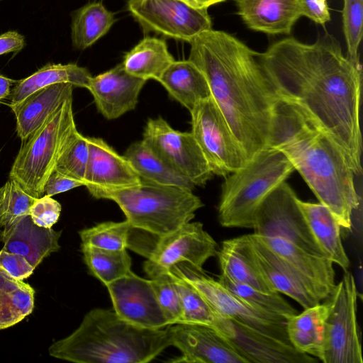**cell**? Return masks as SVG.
Instances as JSON below:
<instances>
[{
	"instance_id": "cell-32",
	"label": "cell",
	"mask_w": 363,
	"mask_h": 363,
	"mask_svg": "<svg viewBox=\"0 0 363 363\" xmlns=\"http://www.w3.org/2000/svg\"><path fill=\"white\" fill-rule=\"evenodd\" d=\"M116 21L115 13L101 2H91L77 10L71 24L73 46L78 50L91 47L106 35Z\"/></svg>"
},
{
	"instance_id": "cell-20",
	"label": "cell",
	"mask_w": 363,
	"mask_h": 363,
	"mask_svg": "<svg viewBox=\"0 0 363 363\" xmlns=\"http://www.w3.org/2000/svg\"><path fill=\"white\" fill-rule=\"evenodd\" d=\"M146 82L128 73L121 63L92 77L88 90L99 112L106 119L113 120L135 108Z\"/></svg>"
},
{
	"instance_id": "cell-16",
	"label": "cell",
	"mask_w": 363,
	"mask_h": 363,
	"mask_svg": "<svg viewBox=\"0 0 363 363\" xmlns=\"http://www.w3.org/2000/svg\"><path fill=\"white\" fill-rule=\"evenodd\" d=\"M106 286L113 311L124 320L148 329L169 325L157 301L151 279L140 277L130 271Z\"/></svg>"
},
{
	"instance_id": "cell-30",
	"label": "cell",
	"mask_w": 363,
	"mask_h": 363,
	"mask_svg": "<svg viewBox=\"0 0 363 363\" xmlns=\"http://www.w3.org/2000/svg\"><path fill=\"white\" fill-rule=\"evenodd\" d=\"M174 61L165 40L147 36L125 55L122 65L133 76L158 82Z\"/></svg>"
},
{
	"instance_id": "cell-10",
	"label": "cell",
	"mask_w": 363,
	"mask_h": 363,
	"mask_svg": "<svg viewBox=\"0 0 363 363\" xmlns=\"http://www.w3.org/2000/svg\"><path fill=\"white\" fill-rule=\"evenodd\" d=\"M189 112L191 133L213 175L225 177L246 164L244 150L211 96Z\"/></svg>"
},
{
	"instance_id": "cell-45",
	"label": "cell",
	"mask_w": 363,
	"mask_h": 363,
	"mask_svg": "<svg viewBox=\"0 0 363 363\" xmlns=\"http://www.w3.org/2000/svg\"><path fill=\"white\" fill-rule=\"evenodd\" d=\"M303 16L315 23L324 25L330 20L328 6H321L315 0H300Z\"/></svg>"
},
{
	"instance_id": "cell-38",
	"label": "cell",
	"mask_w": 363,
	"mask_h": 363,
	"mask_svg": "<svg viewBox=\"0 0 363 363\" xmlns=\"http://www.w3.org/2000/svg\"><path fill=\"white\" fill-rule=\"evenodd\" d=\"M88 155L87 137L77 130L62 150L55 171L82 182L84 185Z\"/></svg>"
},
{
	"instance_id": "cell-3",
	"label": "cell",
	"mask_w": 363,
	"mask_h": 363,
	"mask_svg": "<svg viewBox=\"0 0 363 363\" xmlns=\"http://www.w3.org/2000/svg\"><path fill=\"white\" fill-rule=\"evenodd\" d=\"M267 146L282 152L340 227L350 229L352 212L359 205L354 174L323 127L299 106L279 99Z\"/></svg>"
},
{
	"instance_id": "cell-13",
	"label": "cell",
	"mask_w": 363,
	"mask_h": 363,
	"mask_svg": "<svg viewBox=\"0 0 363 363\" xmlns=\"http://www.w3.org/2000/svg\"><path fill=\"white\" fill-rule=\"evenodd\" d=\"M127 9L146 33L190 43L212 29L207 9H195L182 0H128Z\"/></svg>"
},
{
	"instance_id": "cell-25",
	"label": "cell",
	"mask_w": 363,
	"mask_h": 363,
	"mask_svg": "<svg viewBox=\"0 0 363 363\" xmlns=\"http://www.w3.org/2000/svg\"><path fill=\"white\" fill-rule=\"evenodd\" d=\"M267 245L328 296L333 291L335 273L333 262L325 256L313 255L285 239L261 237Z\"/></svg>"
},
{
	"instance_id": "cell-19",
	"label": "cell",
	"mask_w": 363,
	"mask_h": 363,
	"mask_svg": "<svg viewBox=\"0 0 363 363\" xmlns=\"http://www.w3.org/2000/svg\"><path fill=\"white\" fill-rule=\"evenodd\" d=\"M88 160L84 185L94 198L97 194L133 186L140 179L129 162L102 138L87 137Z\"/></svg>"
},
{
	"instance_id": "cell-14",
	"label": "cell",
	"mask_w": 363,
	"mask_h": 363,
	"mask_svg": "<svg viewBox=\"0 0 363 363\" xmlns=\"http://www.w3.org/2000/svg\"><path fill=\"white\" fill-rule=\"evenodd\" d=\"M217 253V243L200 222H189L176 230L158 237L144 263L151 279L168 273L171 268L185 262L203 272L204 263Z\"/></svg>"
},
{
	"instance_id": "cell-49",
	"label": "cell",
	"mask_w": 363,
	"mask_h": 363,
	"mask_svg": "<svg viewBox=\"0 0 363 363\" xmlns=\"http://www.w3.org/2000/svg\"><path fill=\"white\" fill-rule=\"evenodd\" d=\"M315 1L321 6H328L326 4V0H315Z\"/></svg>"
},
{
	"instance_id": "cell-43",
	"label": "cell",
	"mask_w": 363,
	"mask_h": 363,
	"mask_svg": "<svg viewBox=\"0 0 363 363\" xmlns=\"http://www.w3.org/2000/svg\"><path fill=\"white\" fill-rule=\"evenodd\" d=\"M0 267L19 280L29 277L35 269L23 256L3 249L0 251Z\"/></svg>"
},
{
	"instance_id": "cell-17",
	"label": "cell",
	"mask_w": 363,
	"mask_h": 363,
	"mask_svg": "<svg viewBox=\"0 0 363 363\" xmlns=\"http://www.w3.org/2000/svg\"><path fill=\"white\" fill-rule=\"evenodd\" d=\"M255 262L275 291L298 302L304 309L325 300L327 295L272 250L258 235L249 234Z\"/></svg>"
},
{
	"instance_id": "cell-21",
	"label": "cell",
	"mask_w": 363,
	"mask_h": 363,
	"mask_svg": "<svg viewBox=\"0 0 363 363\" xmlns=\"http://www.w3.org/2000/svg\"><path fill=\"white\" fill-rule=\"evenodd\" d=\"M61 231L35 224L30 214L5 225L0 232L3 250L23 256L35 269L60 249Z\"/></svg>"
},
{
	"instance_id": "cell-37",
	"label": "cell",
	"mask_w": 363,
	"mask_h": 363,
	"mask_svg": "<svg viewBox=\"0 0 363 363\" xmlns=\"http://www.w3.org/2000/svg\"><path fill=\"white\" fill-rule=\"evenodd\" d=\"M169 273L172 277L180 300L182 312L180 323L211 326L214 315L206 301L191 286L172 272Z\"/></svg>"
},
{
	"instance_id": "cell-1",
	"label": "cell",
	"mask_w": 363,
	"mask_h": 363,
	"mask_svg": "<svg viewBox=\"0 0 363 363\" xmlns=\"http://www.w3.org/2000/svg\"><path fill=\"white\" fill-rule=\"evenodd\" d=\"M258 60L279 99L315 119L341 148L354 174L360 175L361 65L345 56L328 33L311 44L283 38L259 53Z\"/></svg>"
},
{
	"instance_id": "cell-4",
	"label": "cell",
	"mask_w": 363,
	"mask_h": 363,
	"mask_svg": "<svg viewBox=\"0 0 363 363\" xmlns=\"http://www.w3.org/2000/svg\"><path fill=\"white\" fill-rule=\"evenodd\" d=\"M172 346L169 325H134L114 311L94 308L69 336L52 343L50 356L77 363H147Z\"/></svg>"
},
{
	"instance_id": "cell-6",
	"label": "cell",
	"mask_w": 363,
	"mask_h": 363,
	"mask_svg": "<svg viewBox=\"0 0 363 363\" xmlns=\"http://www.w3.org/2000/svg\"><path fill=\"white\" fill-rule=\"evenodd\" d=\"M94 198L113 201L133 228L158 237L191 221L203 206L193 191L143 180L133 186L99 192Z\"/></svg>"
},
{
	"instance_id": "cell-27",
	"label": "cell",
	"mask_w": 363,
	"mask_h": 363,
	"mask_svg": "<svg viewBox=\"0 0 363 363\" xmlns=\"http://www.w3.org/2000/svg\"><path fill=\"white\" fill-rule=\"evenodd\" d=\"M298 204L311 232L325 257L344 271L350 266L340 235V225L332 212L323 204L306 202Z\"/></svg>"
},
{
	"instance_id": "cell-5",
	"label": "cell",
	"mask_w": 363,
	"mask_h": 363,
	"mask_svg": "<svg viewBox=\"0 0 363 363\" xmlns=\"http://www.w3.org/2000/svg\"><path fill=\"white\" fill-rule=\"evenodd\" d=\"M294 170L280 150L269 146L261 150L245 166L225 177L218 206L220 224L252 229L259 204Z\"/></svg>"
},
{
	"instance_id": "cell-44",
	"label": "cell",
	"mask_w": 363,
	"mask_h": 363,
	"mask_svg": "<svg viewBox=\"0 0 363 363\" xmlns=\"http://www.w3.org/2000/svg\"><path fill=\"white\" fill-rule=\"evenodd\" d=\"M80 186H84L82 182L54 171L45 184L44 194L52 196Z\"/></svg>"
},
{
	"instance_id": "cell-18",
	"label": "cell",
	"mask_w": 363,
	"mask_h": 363,
	"mask_svg": "<svg viewBox=\"0 0 363 363\" xmlns=\"http://www.w3.org/2000/svg\"><path fill=\"white\" fill-rule=\"evenodd\" d=\"M169 328L172 346L181 352L172 362L248 363L211 326L179 323Z\"/></svg>"
},
{
	"instance_id": "cell-31",
	"label": "cell",
	"mask_w": 363,
	"mask_h": 363,
	"mask_svg": "<svg viewBox=\"0 0 363 363\" xmlns=\"http://www.w3.org/2000/svg\"><path fill=\"white\" fill-rule=\"evenodd\" d=\"M123 156L140 180L161 185L174 186L193 191L195 185L177 173L156 155L142 140L130 145Z\"/></svg>"
},
{
	"instance_id": "cell-35",
	"label": "cell",
	"mask_w": 363,
	"mask_h": 363,
	"mask_svg": "<svg viewBox=\"0 0 363 363\" xmlns=\"http://www.w3.org/2000/svg\"><path fill=\"white\" fill-rule=\"evenodd\" d=\"M218 281L233 294L260 311L286 320L296 314V310L279 292H264L248 285L235 282L222 274L218 276Z\"/></svg>"
},
{
	"instance_id": "cell-22",
	"label": "cell",
	"mask_w": 363,
	"mask_h": 363,
	"mask_svg": "<svg viewBox=\"0 0 363 363\" xmlns=\"http://www.w3.org/2000/svg\"><path fill=\"white\" fill-rule=\"evenodd\" d=\"M238 14L248 28L269 35L291 33L303 16L300 0H235Z\"/></svg>"
},
{
	"instance_id": "cell-47",
	"label": "cell",
	"mask_w": 363,
	"mask_h": 363,
	"mask_svg": "<svg viewBox=\"0 0 363 363\" xmlns=\"http://www.w3.org/2000/svg\"><path fill=\"white\" fill-rule=\"evenodd\" d=\"M186 4L195 9H207L209 6L225 1V0H182Z\"/></svg>"
},
{
	"instance_id": "cell-2",
	"label": "cell",
	"mask_w": 363,
	"mask_h": 363,
	"mask_svg": "<svg viewBox=\"0 0 363 363\" xmlns=\"http://www.w3.org/2000/svg\"><path fill=\"white\" fill-rule=\"evenodd\" d=\"M189 60L205 75L211 96L250 160L267 146L279 100L252 50L236 37L210 29L194 37Z\"/></svg>"
},
{
	"instance_id": "cell-46",
	"label": "cell",
	"mask_w": 363,
	"mask_h": 363,
	"mask_svg": "<svg viewBox=\"0 0 363 363\" xmlns=\"http://www.w3.org/2000/svg\"><path fill=\"white\" fill-rule=\"evenodd\" d=\"M26 45L25 38L17 31H8L0 35V55L13 52L17 54Z\"/></svg>"
},
{
	"instance_id": "cell-24",
	"label": "cell",
	"mask_w": 363,
	"mask_h": 363,
	"mask_svg": "<svg viewBox=\"0 0 363 363\" xmlns=\"http://www.w3.org/2000/svg\"><path fill=\"white\" fill-rule=\"evenodd\" d=\"M216 255L222 274L264 292H277L255 262L248 235L224 240Z\"/></svg>"
},
{
	"instance_id": "cell-39",
	"label": "cell",
	"mask_w": 363,
	"mask_h": 363,
	"mask_svg": "<svg viewBox=\"0 0 363 363\" xmlns=\"http://www.w3.org/2000/svg\"><path fill=\"white\" fill-rule=\"evenodd\" d=\"M37 199L27 193L16 182L9 179L0 188V227L30 214Z\"/></svg>"
},
{
	"instance_id": "cell-11",
	"label": "cell",
	"mask_w": 363,
	"mask_h": 363,
	"mask_svg": "<svg viewBox=\"0 0 363 363\" xmlns=\"http://www.w3.org/2000/svg\"><path fill=\"white\" fill-rule=\"evenodd\" d=\"M252 229L256 235L281 238L313 255L325 256L311 232L298 198L285 182L259 204L254 216Z\"/></svg>"
},
{
	"instance_id": "cell-28",
	"label": "cell",
	"mask_w": 363,
	"mask_h": 363,
	"mask_svg": "<svg viewBox=\"0 0 363 363\" xmlns=\"http://www.w3.org/2000/svg\"><path fill=\"white\" fill-rule=\"evenodd\" d=\"M91 78L86 68L77 64H47L29 77L16 82L9 96L10 106L18 105L33 92L54 84L69 83L88 89Z\"/></svg>"
},
{
	"instance_id": "cell-8",
	"label": "cell",
	"mask_w": 363,
	"mask_h": 363,
	"mask_svg": "<svg viewBox=\"0 0 363 363\" xmlns=\"http://www.w3.org/2000/svg\"><path fill=\"white\" fill-rule=\"evenodd\" d=\"M358 291L347 270L325 299L328 315L324 323L323 363H362V345L357 320Z\"/></svg>"
},
{
	"instance_id": "cell-42",
	"label": "cell",
	"mask_w": 363,
	"mask_h": 363,
	"mask_svg": "<svg viewBox=\"0 0 363 363\" xmlns=\"http://www.w3.org/2000/svg\"><path fill=\"white\" fill-rule=\"evenodd\" d=\"M61 205L52 196L43 195L37 199L30 209V216L35 224L51 228L59 219Z\"/></svg>"
},
{
	"instance_id": "cell-29",
	"label": "cell",
	"mask_w": 363,
	"mask_h": 363,
	"mask_svg": "<svg viewBox=\"0 0 363 363\" xmlns=\"http://www.w3.org/2000/svg\"><path fill=\"white\" fill-rule=\"evenodd\" d=\"M328 311L327 304L320 303L286 320L290 343L298 351L320 361L323 356L324 323Z\"/></svg>"
},
{
	"instance_id": "cell-9",
	"label": "cell",
	"mask_w": 363,
	"mask_h": 363,
	"mask_svg": "<svg viewBox=\"0 0 363 363\" xmlns=\"http://www.w3.org/2000/svg\"><path fill=\"white\" fill-rule=\"evenodd\" d=\"M169 271L191 286L213 313L231 318L262 333L290 343L285 319L252 306L230 292L218 280L187 263H179Z\"/></svg>"
},
{
	"instance_id": "cell-15",
	"label": "cell",
	"mask_w": 363,
	"mask_h": 363,
	"mask_svg": "<svg viewBox=\"0 0 363 363\" xmlns=\"http://www.w3.org/2000/svg\"><path fill=\"white\" fill-rule=\"evenodd\" d=\"M211 327L218 331L248 363H311L318 359L290 343L267 335L231 318L213 313Z\"/></svg>"
},
{
	"instance_id": "cell-36",
	"label": "cell",
	"mask_w": 363,
	"mask_h": 363,
	"mask_svg": "<svg viewBox=\"0 0 363 363\" xmlns=\"http://www.w3.org/2000/svg\"><path fill=\"white\" fill-rule=\"evenodd\" d=\"M135 231L125 220L121 222L106 221L79 232L82 245L107 250H123L131 247Z\"/></svg>"
},
{
	"instance_id": "cell-33",
	"label": "cell",
	"mask_w": 363,
	"mask_h": 363,
	"mask_svg": "<svg viewBox=\"0 0 363 363\" xmlns=\"http://www.w3.org/2000/svg\"><path fill=\"white\" fill-rule=\"evenodd\" d=\"M34 289L0 267V330L21 322L34 308Z\"/></svg>"
},
{
	"instance_id": "cell-23",
	"label": "cell",
	"mask_w": 363,
	"mask_h": 363,
	"mask_svg": "<svg viewBox=\"0 0 363 363\" xmlns=\"http://www.w3.org/2000/svg\"><path fill=\"white\" fill-rule=\"evenodd\" d=\"M74 86L57 83L33 92L18 105L11 107L16 120V132L25 142L68 98Z\"/></svg>"
},
{
	"instance_id": "cell-26",
	"label": "cell",
	"mask_w": 363,
	"mask_h": 363,
	"mask_svg": "<svg viewBox=\"0 0 363 363\" xmlns=\"http://www.w3.org/2000/svg\"><path fill=\"white\" fill-rule=\"evenodd\" d=\"M169 96L191 111L201 101L211 96L203 73L190 60L174 61L158 81Z\"/></svg>"
},
{
	"instance_id": "cell-7",
	"label": "cell",
	"mask_w": 363,
	"mask_h": 363,
	"mask_svg": "<svg viewBox=\"0 0 363 363\" xmlns=\"http://www.w3.org/2000/svg\"><path fill=\"white\" fill-rule=\"evenodd\" d=\"M72 96L67 99L24 142L11 166L9 179L39 199L57 160L77 131Z\"/></svg>"
},
{
	"instance_id": "cell-48",
	"label": "cell",
	"mask_w": 363,
	"mask_h": 363,
	"mask_svg": "<svg viewBox=\"0 0 363 363\" xmlns=\"http://www.w3.org/2000/svg\"><path fill=\"white\" fill-rule=\"evenodd\" d=\"M16 81L0 74V100L9 97L11 86Z\"/></svg>"
},
{
	"instance_id": "cell-41",
	"label": "cell",
	"mask_w": 363,
	"mask_h": 363,
	"mask_svg": "<svg viewBox=\"0 0 363 363\" xmlns=\"http://www.w3.org/2000/svg\"><path fill=\"white\" fill-rule=\"evenodd\" d=\"M151 280L157 301L169 325L180 323L182 315L180 300L170 274H161Z\"/></svg>"
},
{
	"instance_id": "cell-40",
	"label": "cell",
	"mask_w": 363,
	"mask_h": 363,
	"mask_svg": "<svg viewBox=\"0 0 363 363\" xmlns=\"http://www.w3.org/2000/svg\"><path fill=\"white\" fill-rule=\"evenodd\" d=\"M342 23L347 56L354 63L361 65L358 50L362 38L363 0H344Z\"/></svg>"
},
{
	"instance_id": "cell-12",
	"label": "cell",
	"mask_w": 363,
	"mask_h": 363,
	"mask_svg": "<svg viewBox=\"0 0 363 363\" xmlns=\"http://www.w3.org/2000/svg\"><path fill=\"white\" fill-rule=\"evenodd\" d=\"M143 141L171 169L195 186H203L213 177L191 132L174 130L159 116L147 121Z\"/></svg>"
},
{
	"instance_id": "cell-34",
	"label": "cell",
	"mask_w": 363,
	"mask_h": 363,
	"mask_svg": "<svg viewBox=\"0 0 363 363\" xmlns=\"http://www.w3.org/2000/svg\"><path fill=\"white\" fill-rule=\"evenodd\" d=\"M81 250L89 274L105 286L131 271V258L126 249L107 250L81 244Z\"/></svg>"
}]
</instances>
